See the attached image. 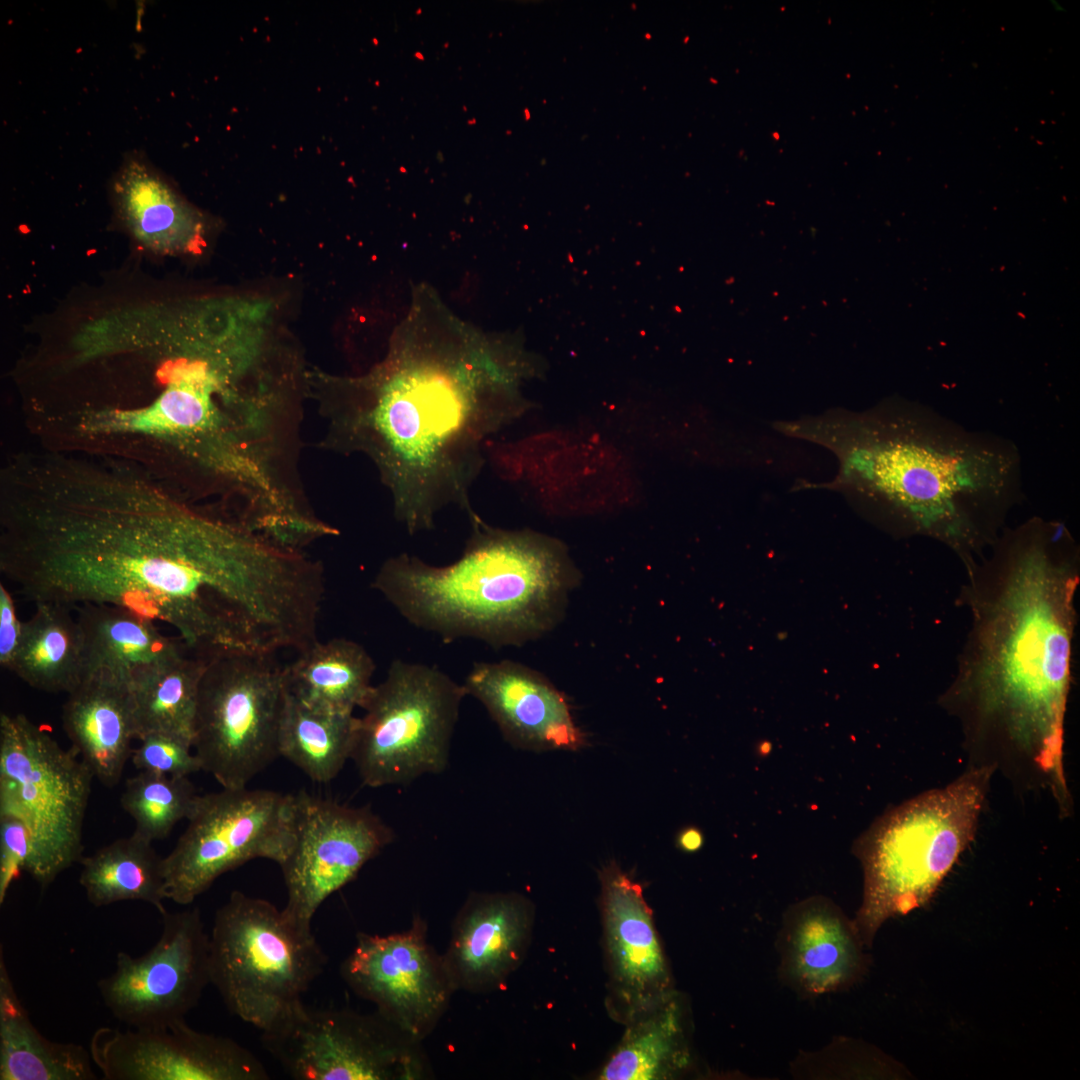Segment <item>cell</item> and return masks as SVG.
Here are the masks:
<instances>
[{"instance_id": "6da1fadb", "label": "cell", "mask_w": 1080, "mask_h": 1080, "mask_svg": "<svg viewBox=\"0 0 1080 1080\" xmlns=\"http://www.w3.org/2000/svg\"><path fill=\"white\" fill-rule=\"evenodd\" d=\"M270 568L259 533L128 464L46 452L2 470L0 571L35 604L121 607L209 656L255 621Z\"/></svg>"}, {"instance_id": "7a4b0ae2", "label": "cell", "mask_w": 1080, "mask_h": 1080, "mask_svg": "<svg viewBox=\"0 0 1080 1080\" xmlns=\"http://www.w3.org/2000/svg\"><path fill=\"white\" fill-rule=\"evenodd\" d=\"M968 569L972 623L958 673L942 697L972 766L1044 789L1071 810L1063 765L1079 551L1066 526L1031 518L1004 528Z\"/></svg>"}, {"instance_id": "3957f363", "label": "cell", "mask_w": 1080, "mask_h": 1080, "mask_svg": "<svg viewBox=\"0 0 1080 1080\" xmlns=\"http://www.w3.org/2000/svg\"><path fill=\"white\" fill-rule=\"evenodd\" d=\"M535 372L519 347L404 340L365 376L312 375L325 425L319 447L365 456L410 534L433 529L447 506L469 517L487 440L529 408L520 387Z\"/></svg>"}, {"instance_id": "277c9868", "label": "cell", "mask_w": 1080, "mask_h": 1080, "mask_svg": "<svg viewBox=\"0 0 1080 1080\" xmlns=\"http://www.w3.org/2000/svg\"><path fill=\"white\" fill-rule=\"evenodd\" d=\"M828 449L841 493L907 535L951 548L967 570L996 541L1024 497L1022 459L1010 439L974 431L917 403L881 404L776 423Z\"/></svg>"}, {"instance_id": "5b68a950", "label": "cell", "mask_w": 1080, "mask_h": 1080, "mask_svg": "<svg viewBox=\"0 0 1080 1080\" xmlns=\"http://www.w3.org/2000/svg\"><path fill=\"white\" fill-rule=\"evenodd\" d=\"M462 555L447 565L401 553L386 559L371 583L413 626L446 643L461 638L494 649L522 646L562 620L579 573L557 539L507 530L469 517Z\"/></svg>"}, {"instance_id": "8992f818", "label": "cell", "mask_w": 1080, "mask_h": 1080, "mask_svg": "<svg viewBox=\"0 0 1080 1080\" xmlns=\"http://www.w3.org/2000/svg\"><path fill=\"white\" fill-rule=\"evenodd\" d=\"M994 772L971 766L947 786L887 811L855 842L864 894L854 924L865 947L887 919L932 898L975 836Z\"/></svg>"}, {"instance_id": "52a82bcc", "label": "cell", "mask_w": 1080, "mask_h": 1080, "mask_svg": "<svg viewBox=\"0 0 1080 1080\" xmlns=\"http://www.w3.org/2000/svg\"><path fill=\"white\" fill-rule=\"evenodd\" d=\"M326 965L311 926L267 900L236 890L215 913L210 984L232 1014L261 1032L303 1003Z\"/></svg>"}, {"instance_id": "ba28073f", "label": "cell", "mask_w": 1080, "mask_h": 1080, "mask_svg": "<svg viewBox=\"0 0 1080 1080\" xmlns=\"http://www.w3.org/2000/svg\"><path fill=\"white\" fill-rule=\"evenodd\" d=\"M94 776L74 748L64 749L24 714L0 715V815L21 820L31 838L27 873L47 888L80 862Z\"/></svg>"}, {"instance_id": "9c48e42d", "label": "cell", "mask_w": 1080, "mask_h": 1080, "mask_svg": "<svg viewBox=\"0 0 1080 1080\" xmlns=\"http://www.w3.org/2000/svg\"><path fill=\"white\" fill-rule=\"evenodd\" d=\"M466 696L464 685L437 667L394 660L358 717L351 760L362 782L406 785L446 770Z\"/></svg>"}, {"instance_id": "30bf717a", "label": "cell", "mask_w": 1080, "mask_h": 1080, "mask_svg": "<svg viewBox=\"0 0 1080 1080\" xmlns=\"http://www.w3.org/2000/svg\"><path fill=\"white\" fill-rule=\"evenodd\" d=\"M286 695L285 667L273 655L209 659L199 685L193 735L202 770L224 788L247 787L279 756Z\"/></svg>"}, {"instance_id": "8fae6325", "label": "cell", "mask_w": 1080, "mask_h": 1080, "mask_svg": "<svg viewBox=\"0 0 1080 1080\" xmlns=\"http://www.w3.org/2000/svg\"><path fill=\"white\" fill-rule=\"evenodd\" d=\"M187 826L163 857L167 900L189 905L223 874L257 858L280 866L295 839L294 794L224 788L198 794Z\"/></svg>"}, {"instance_id": "7c38bea8", "label": "cell", "mask_w": 1080, "mask_h": 1080, "mask_svg": "<svg viewBox=\"0 0 1080 1080\" xmlns=\"http://www.w3.org/2000/svg\"><path fill=\"white\" fill-rule=\"evenodd\" d=\"M264 1048L297 1080H417L420 1042L375 1014L300 1004L263 1031Z\"/></svg>"}, {"instance_id": "4fadbf2b", "label": "cell", "mask_w": 1080, "mask_h": 1080, "mask_svg": "<svg viewBox=\"0 0 1080 1080\" xmlns=\"http://www.w3.org/2000/svg\"><path fill=\"white\" fill-rule=\"evenodd\" d=\"M161 917L157 942L137 957L118 952L114 971L97 983L104 1005L130 1028L185 1020L210 984L209 933L199 908Z\"/></svg>"}, {"instance_id": "5bb4252c", "label": "cell", "mask_w": 1080, "mask_h": 1080, "mask_svg": "<svg viewBox=\"0 0 1080 1080\" xmlns=\"http://www.w3.org/2000/svg\"><path fill=\"white\" fill-rule=\"evenodd\" d=\"M294 833L293 847L280 865L287 890L283 910L309 926L322 903L394 837L367 807H350L305 791L294 794Z\"/></svg>"}, {"instance_id": "9a60e30c", "label": "cell", "mask_w": 1080, "mask_h": 1080, "mask_svg": "<svg viewBox=\"0 0 1080 1080\" xmlns=\"http://www.w3.org/2000/svg\"><path fill=\"white\" fill-rule=\"evenodd\" d=\"M340 974L354 993L419 1042L436 1026L455 991L443 956L427 942L420 918L403 932L357 934Z\"/></svg>"}, {"instance_id": "2e32d148", "label": "cell", "mask_w": 1080, "mask_h": 1080, "mask_svg": "<svg viewBox=\"0 0 1080 1080\" xmlns=\"http://www.w3.org/2000/svg\"><path fill=\"white\" fill-rule=\"evenodd\" d=\"M89 1051L105 1080H268L260 1059L235 1040L185 1020L148 1029L100 1027Z\"/></svg>"}, {"instance_id": "e0dca14e", "label": "cell", "mask_w": 1080, "mask_h": 1080, "mask_svg": "<svg viewBox=\"0 0 1080 1080\" xmlns=\"http://www.w3.org/2000/svg\"><path fill=\"white\" fill-rule=\"evenodd\" d=\"M599 877L606 1008L615 1021L626 1025L677 990L641 885L614 862Z\"/></svg>"}, {"instance_id": "ac0fdd59", "label": "cell", "mask_w": 1080, "mask_h": 1080, "mask_svg": "<svg viewBox=\"0 0 1080 1080\" xmlns=\"http://www.w3.org/2000/svg\"><path fill=\"white\" fill-rule=\"evenodd\" d=\"M513 747L574 751L584 744L565 694L542 673L512 660L477 662L463 683Z\"/></svg>"}, {"instance_id": "d6986e66", "label": "cell", "mask_w": 1080, "mask_h": 1080, "mask_svg": "<svg viewBox=\"0 0 1080 1080\" xmlns=\"http://www.w3.org/2000/svg\"><path fill=\"white\" fill-rule=\"evenodd\" d=\"M535 919L533 903L517 892H473L459 910L443 959L455 988L486 992L521 964Z\"/></svg>"}, {"instance_id": "ffe728a7", "label": "cell", "mask_w": 1080, "mask_h": 1080, "mask_svg": "<svg viewBox=\"0 0 1080 1080\" xmlns=\"http://www.w3.org/2000/svg\"><path fill=\"white\" fill-rule=\"evenodd\" d=\"M864 943L831 900L815 896L790 907L778 935L780 972L802 994L818 996L848 988L867 969Z\"/></svg>"}, {"instance_id": "44dd1931", "label": "cell", "mask_w": 1080, "mask_h": 1080, "mask_svg": "<svg viewBox=\"0 0 1080 1080\" xmlns=\"http://www.w3.org/2000/svg\"><path fill=\"white\" fill-rule=\"evenodd\" d=\"M62 724L94 778L116 786L136 739L130 687L102 675L84 678L63 704Z\"/></svg>"}, {"instance_id": "7402d4cb", "label": "cell", "mask_w": 1080, "mask_h": 1080, "mask_svg": "<svg viewBox=\"0 0 1080 1080\" xmlns=\"http://www.w3.org/2000/svg\"><path fill=\"white\" fill-rule=\"evenodd\" d=\"M83 643V679L102 675L129 687L145 670L186 647L161 633L154 621L127 609L84 604L75 608Z\"/></svg>"}, {"instance_id": "603a6c76", "label": "cell", "mask_w": 1080, "mask_h": 1080, "mask_svg": "<svg viewBox=\"0 0 1080 1080\" xmlns=\"http://www.w3.org/2000/svg\"><path fill=\"white\" fill-rule=\"evenodd\" d=\"M143 157L128 156L114 182L122 221L150 250L163 254L191 250L200 241L202 221Z\"/></svg>"}, {"instance_id": "cb8c5ba5", "label": "cell", "mask_w": 1080, "mask_h": 1080, "mask_svg": "<svg viewBox=\"0 0 1080 1080\" xmlns=\"http://www.w3.org/2000/svg\"><path fill=\"white\" fill-rule=\"evenodd\" d=\"M688 1013L676 991L652 1010L627 1023L614 1051L601 1067L600 1080H673L690 1072L694 1059Z\"/></svg>"}, {"instance_id": "d4e9b609", "label": "cell", "mask_w": 1080, "mask_h": 1080, "mask_svg": "<svg viewBox=\"0 0 1080 1080\" xmlns=\"http://www.w3.org/2000/svg\"><path fill=\"white\" fill-rule=\"evenodd\" d=\"M90 1051L49 1040L33 1025L0 948V1080H96Z\"/></svg>"}, {"instance_id": "484cf974", "label": "cell", "mask_w": 1080, "mask_h": 1080, "mask_svg": "<svg viewBox=\"0 0 1080 1080\" xmlns=\"http://www.w3.org/2000/svg\"><path fill=\"white\" fill-rule=\"evenodd\" d=\"M375 668L370 654L355 641L317 640L285 667L287 691L313 710L353 714L372 690Z\"/></svg>"}, {"instance_id": "4316f807", "label": "cell", "mask_w": 1080, "mask_h": 1080, "mask_svg": "<svg viewBox=\"0 0 1080 1080\" xmlns=\"http://www.w3.org/2000/svg\"><path fill=\"white\" fill-rule=\"evenodd\" d=\"M22 622L20 640L10 667L29 686L49 693L69 694L83 680V643L71 608L37 603Z\"/></svg>"}, {"instance_id": "83f0119b", "label": "cell", "mask_w": 1080, "mask_h": 1080, "mask_svg": "<svg viewBox=\"0 0 1080 1080\" xmlns=\"http://www.w3.org/2000/svg\"><path fill=\"white\" fill-rule=\"evenodd\" d=\"M80 863L79 883L93 906L143 901L161 915L167 911L163 857L139 834L119 838L82 857Z\"/></svg>"}, {"instance_id": "f1b7e54d", "label": "cell", "mask_w": 1080, "mask_h": 1080, "mask_svg": "<svg viewBox=\"0 0 1080 1080\" xmlns=\"http://www.w3.org/2000/svg\"><path fill=\"white\" fill-rule=\"evenodd\" d=\"M207 661L182 652L134 679L130 690L136 739L164 733L193 745L198 691Z\"/></svg>"}, {"instance_id": "f546056e", "label": "cell", "mask_w": 1080, "mask_h": 1080, "mask_svg": "<svg viewBox=\"0 0 1080 1080\" xmlns=\"http://www.w3.org/2000/svg\"><path fill=\"white\" fill-rule=\"evenodd\" d=\"M357 723L353 714L313 710L287 691L278 732L279 756L311 780L329 782L351 759Z\"/></svg>"}, {"instance_id": "4dcf8cb0", "label": "cell", "mask_w": 1080, "mask_h": 1080, "mask_svg": "<svg viewBox=\"0 0 1080 1080\" xmlns=\"http://www.w3.org/2000/svg\"><path fill=\"white\" fill-rule=\"evenodd\" d=\"M197 796L189 777L141 771L126 780L120 804L134 820V832L153 842L187 819Z\"/></svg>"}, {"instance_id": "1f68e13d", "label": "cell", "mask_w": 1080, "mask_h": 1080, "mask_svg": "<svg viewBox=\"0 0 1080 1080\" xmlns=\"http://www.w3.org/2000/svg\"><path fill=\"white\" fill-rule=\"evenodd\" d=\"M139 741L130 757L139 772L189 777L202 770L193 745L188 740L164 733H152L143 736Z\"/></svg>"}, {"instance_id": "d6a6232c", "label": "cell", "mask_w": 1080, "mask_h": 1080, "mask_svg": "<svg viewBox=\"0 0 1080 1080\" xmlns=\"http://www.w3.org/2000/svg\"><path fill=\"white\" fill-rule=\"evenodd\" d=\"M31 838L25 824L10 815H0V904L31 860Z\"/></svg>"}, {"instance_id": "836d02e7", "label": "cell", "mask_w": 1080, "mask_h": 1080, "mask_svg": "<svg viewBox=\"0 0 1080 1080\" xmlns=\"http://www.w3.org/2000/svg\"><path fill=\"white\" fill-rule=\"evenodd\" d=\"M22 622L16 615L12 595L0 584V664L10 669L21 635Z\"/></svg>"}, {"instance_id": "e575fe53", "label": "cell", "mask_w": 1080, "mask_h": 1080, "mask_svg": "<svg viewBox=\"0 0 1080 1080\" xmlns=\"http://www.w3.org/2000/svg\"><path fill=\"white\" fill-rule=\"evenodd\" d=\"M677 843L682 850L696 851L702 845V835L695 828H687L679 834Z\"/></svg>"}]
</instances>
